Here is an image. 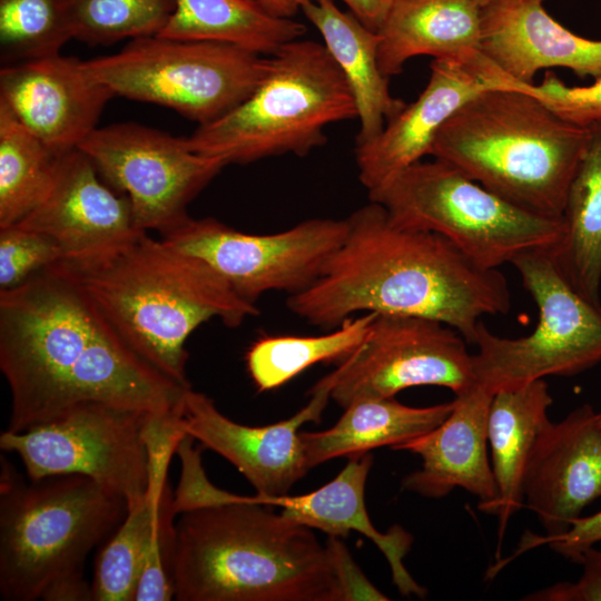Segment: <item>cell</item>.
Listing matches in <instances>:
<instances>
[{"label":"cell","mask_w":601,"mask_h":601,"mask_svg":"<svg viewBox=\"0 0 601 601\" xmlns=\"http://www.w3.org/2000/svg\"><path fill=\"white\" fill-rule=\"evenodd\" d=\"M0 368L11 394V432L91 403L144 416L177 415L191 387L135 354L56 266L0 290Z\"/></svg>","instance_id":"6da1fadb"},{"label":"cell","mask_w":601,"mask_h":601,"mask_svg":"<svg viewBox=\"0 0 601 601\" xmlns=\"http://www.w3.org/2000/svg\"><path fill=\"white\" fill-rule=\"evenodd\" d=\"M346 219V237L322 275L287 299L306 322L335 328L358 312L420 316L473 344L484 316L509 312L502 273L479 267L441 235L400 227L372 200Z\"/></svg>","instance_id":"7a4b0ae2"},{"label":"cell","mask_w":601,"mask_h":601,"mask_svg":"<svg viewBox=\"0 0 601 601\" xmlns=\"http://www.w3.org/2000/svg\"><path fill=\"white\" fill-rule=\"evenodd\" d=\"M272 505L230 493L227 502L179 514L173 580L178 601L374 600L378 590L331 536Z\"/></svg>","instance_id":"3957f363"},{"label":"cell","mask_w":601,"mask_h":601,"mask_svg":"<svg viewBox=\"0 0 601 601\" xmlns=\"http://www.w3.org/2000/svg\"><path fill=\"white\" fill-rule=\"evenodd\" d=\"M53 266L77 283L135 354L186 387L191 333L214 317L234 328L259 313L203 259L145 230Z\"/></svg>","instance_id":"277c9868"},{"label":"cell","mask_w":601,"mask_h":601,"mask_svg":"<svg viewBox=\"0 0 601 601\" xmlns=\"http://www.w3.org/2000/svg\"><path fill=\"white\" fill-rule=\"evenodd\" d=\"M531 88L477 93L440 128L430 155L529 213L562 219L589 128L560 117Z\"/></svg>","instance_id":"5b68a950"},{"label":"cell","mask_w":601,"mask_h":601,"mask_svg":"<svg viewBox=\"0 0 601 601\" xmlns=\"http://www.w3.org/2000/svg\"><path fill=\"white\" fill-rule=\"evenodd\" d=\"M0 595L89 601L88 554L127 514L126 500L81 475L23 481L1 459Z\"/></svg>","instance_id":"8992f818"},{"label":"cell","mask_w":601,"mask_h":601,"mask_svg":"<svg viewBox=\"0 0 601 601\" xmlns=\"http://www.w3.org/2000/svg\"><path fill=\"white\" fill-rule=\"evenodd\" d=\"M356 118L354 97L326 47L299 38L267 57L262 80L243 102L186 139L198 154L243 165L306 156L327 141V126Z\"/></svg>","instance_id":"52a82bcc"},{"label":"cell","mask_w":601,"mask_h":601,"mask_svg":"<svg viewBox=\"0 0 601 601\" xmlns=\"http://www.w3.org/2000/svg\"><path fill=\"white\" fill-rule=\"evenodd\" d=\"M368 197L395 225L441 235L484 269L553 250L564 234L562 219L529 213L437 158L408 166Z\"/></svg>","instance_id":"ba28073f"},{"label":"cell","mask_w":601,"mask_h":601,"mask_svg":"<svg viewBox=\"0 0 601 601\" xmlns=\"http://www.w3.org/2000/svg\"><path fill=\"white\" fill-rule=\"evenodd\" d=\"M85 66L115 96L168 107L201 126L256 89L267 57L230 43L155 35L131 39L119 52Z\"/></svg>","instance_id":"9c48e42d"},{"label":"cell","mask_w":601,"mask_h":601,"mask_svg":"<svg viewBox=\"0 0 601 601\" xmlns=\"http://www.w3.org/2000/svg\"><path fill=\"white\" fill-rule=\"evenodd\" d=\"M535 302L539 321L519 338L501 337L481 321L472 354L476 384L493 394L546 376H571L601 362V305L582 296L552 250H531L511 263Z\"/></svg>","instance_id":"30bf717a"},{"label":"cell","mask_w":601,"mask_h":601,"mask_svg":"<svg viewBox=\"0 0 601 601\" xmlns=\"http://www.w3.org/2000/svg\"><path fill=\"white\" fill-rule=\"evenodd\" d=\"M148 417L104 404H85L23 432L6 430L0 449L19 456L29 480L86 476L122 496L128 511L144 500L148 487L149 463L142 439Z\"/></svg>","instance_id":"8fae6325"},{"label":"cell","mask_w":601,"mask_h":601,"mask_svg":"<svg viewBox=\"0 0 601 601\" xmlns=\"http://www.w3.org/2000/svg\"><path fill=\"white\" fill-rule=\"evenodd\" d=\"M347 219L313 218L275 234L242 233L214 218L187 217L160 235L169 246L214 268L243 299L309 287L343 244Z\"/></svg>","instance_id":"7c38bea8"},{"label":"cell","mask_w":601,"mask_h":601,"mask_svg":"<svg viewBox=\"0 0 601 601\" xmlns=\"http://www.w3.org/2000/svg\"><path fill=\"white\" fill-rule=\"evenodd\" d=\"M78 148L128 197L136 228L159 235L188 217L189 203L227 166L194 151L184 137L136 122L96 128Z\"/></svg>","instance_id":"4fadbf2b"},{"label":"cell","mask_w":601,"mask_h":601,"mask_svg":"<svg viewBox=\"0 0 601 601\" xmlns=\"http://www.w3.org/2000/svg\"><path fill=\"white\" fill-rule=\"evenodd\" d=\"M465 343L440 321L376 314L365 341L323 378L331 386V398L344 408L421 385L446 387L459 395L476 385Z\"/></svg>","instance_id":"5bb4252c"},{"label":"cell","mask_w":601,"mask_h":601,"mask_svg":"<svg viewBox=\"0 0 601 601\" xmlns=\"http://www.w3.org/2000/svg\"><path fill=\"white\" fill-rule=\"evenodd\" d=\"M309 403L292 417L265 426H248L220 413L214 401L191 387L184 393L180 427L229 461L260 495L288 494L309 470L299 427L321 417L331 387L322 378L311 391Z\"/></svg>","instance_id":"9a60e30c"},{"label":"cell","mask_w":601,"mask_h":601,"mask_svg":"<svg viewBox=\"0 0 601 601\" xmlns=\"http://www.w3.org/2000/svg\"><path fill=\"white\" fill-rule=\"evenodd\" d=\"M114 96L85 61L60 53L0 70V104L58 156L97 128Z\"/></svg>","instance_id":"2e32d148"},{"label":"cell","mask_w":601,"mask_h":601,"mask_svg":"<svg viewBox=\"0 0 601 601\" xmlns=\"http://www.w3.org/2000/svg\"><path fill=\"white\" fill-rule=\"evenodd\" d=\"M522 492L546 535L568 531L582 510L601 497V427L591 405L574 408L542 431Z\"/></svg>","instance_id":"e0dca14e"},{"label":"cell","mask_w":601,"mask_h":601,"mask_svg":"<svg viewBox=\"0 0 601 601\" xmlns=\"http://www.w3.org/2000/svg\"><path fill=\"white\" fill-rule=\"evenodd\" d=\"M90 158L79 148L58 157L42 200L17 226L51 237L65 258H73L124 242L136 228L131 204L99 179Z\"/></svg>","instance_id":"ac0fdd59"},{"label":"cell","mask_w":601,"mask_h":601,"mask_svg":"<svg viewBox=\"0 0 601 601\" xmlns=\"http://www.w3.org/2000/svg\"><path fill=\"white\" fill-rule=\"evenodd\" d=\"M430 69L420 96L405 105L374 140L355 146L358 179L368 194L430 155L440 128L467 100L487 89H505L495 79L457 61L433 59Z\"/></svg>","instance_id":"d6986e66"},{"label":"cell","mask_w":601,"mask_h":601,"mask_svg":"<svg viewBox=\"0 0 601 601\" xmlns=\"http://www.w3.org/2000/svg\"><path fill=\"white\" fill-rule=\"evenodd\" d=\"M545 0H503L481 8V48L505 76L533 85L542 69L565 68L601 78V39L574 35L554 20Z\"/></svg>","instance_id":"ffe728a7"},{"label":"cell","mask_w":601,"mask_h":601,"mask_svg":"<svg viewBox=\"0 0 601 601\" xmlns=\"http://www.w3.org/2000/svg\"><path fill=\"white\" fill-rule=\"evenodd\" d=\"M493 393L476 384L456 395L449 416L433 430L393 450L418 454L422 466L406 475V491L440 499L462 487L480 499L483 511L496 496L487 457V415Z\"/></svg>","instance_id":"44dd1931"},{"label":"cell","mask_w":601,"mask_h":601,"mask_svg":"<svg viewBox=\"0 0 601 601\" xmlns=\"http://www.w3.org/2000/svg\"><path fill=\"white\" fill-rule=\"evenodd\" d=\"M378 35V66L388 79L410 59L431 56L466 65L506 89L522 88L484 56L481 7L473 0H394Z\"/></svg>","instance_id":"7402d4cb"},{"label":"cell","mask_w":601,"mask_h":601,"mask_svg":"<svg viewBox=\"0 0 601 601\" xmlns=\"http://www.w3.org/2000/svg\"><path fill=\"white\" fill-rule=\"evenodd\" d=\"M373 464L370 453L348 457L345 467L322 487L302 495L250 496L254 502L282 508V512L311 529H318L329 536H347L356 531L370 540L386 558L393 582L403 597L424 598L426 589L420 585L403 563L413 538L402 526L394 525L380 532L368 516L364 492Z\"/></svg>","instance_id":"603a6c76"},{"label":"cell","mask_w":601,"mask_h":601,"mask_svg":"<svg viewBox=\"0 0 601 601\" xmlns=\"http://www.w3.org/2000/svg\"><path fill=\"white\" fill-rule=\"evenodd\" d=\"M341 69L354 97L359 130L355 146L374 140L405 102L392 96L378 66L380 35L334 0H313L303 10Z\"/></svg>","instance_id":"cb8c5ba5"},{"label":"cell","mask_w":601,"mask_h":601,"mask_svg":"<svg viewBox=\"0 0 601 601\" xmlns=\"http://www.w3.org/2000/svg\"><path fill=\"white\" fill-rule=\"evenodd\" d=\"M552 404L544 380L493 394L487 415V442L496 496L483 511L499 518V544L510 518L523 505V479L536 441L551 422Z\"/></svg>","instance_id":"d4e9b609"},{"label":"cell","mask_w":601,"mask_h":601,"mask_svg":"<svg viewBox=\"0 0 601 601\" xmlns=\"http://www.w3.org/2000/svg\"><path fill=\"white\" fill-rule=\"evenodd\" d=\"M454 401L426 407L398 403L394 397L365 398L345 407L326 431L299 432L309 467L339 456H354L390 445L394 449L440 425Z\"/></svg>","instance_id":"484cf974"},{"label":"cell","mask_w":601,"mask_h":601,"mask_svg":"<svg viewBox=\"0 0 601 601\" xmlns=\"http://www.w3.org/2000/svg\"><path fill=\"white\" fill-rule=\"evenodd\" d=\"M588 128L589 140L562 216L564 234L552 254L569 283L601 305V119Z\"/></svg>","instance_id":"4316f807"},{"label":"cell","mask_w":601,"mask_h":601,"mask_svg":"<svg viewBox=\"0 0 601 601\" xmlns=\"http://www.w3.org/2000/svg\"><path fill=\"white\" fill-rule=\"evenodd\" d=\"M175 4L159 36L230 43L270 56L307 31L305 24L272 17L247 0H175Z\"/></svg>","instance_id":"83f0119b"},{"label":"cell","mask_w":601,"mask_h":601,"mask_svg":"<svg viewBox=\"0 0 601 601\" xmlns=\"http://www.w3.org/2000/svg\"><path fill=\"white\" fill-rule=\"evenodd\" d=\"M377 313L345 319L333 332L318 336H263L246 353L247 370L259 392L284 385L322 362H339L367 337Z\"/></svg>","instance_id":"f1b7e54d"},{"label":"cell","mask_w":601,"mask_h":601,"mask_svg":"<svg viewBox=\"0 0 601 601\" xmlns=\"http://www.w3.org/2000/svg\"><path fill=\"white\" fill-rule=\"evenodd\" d=\"M58 157L0 104V228L18 224L42 200Z\"/></svg>","instance_id":"f546056e"},{"label":"cell","mask_w":601,"mask_h":601,"mask_svg":"<svg viewBox=\"0 0 601 601\" xmlns=\"http://www.w3.org/2000/svg\"><path fill=\"white\" fill-rule=\"evenodd\" d=\"M169 482L150 484L97 555L91 583L95 601H134L141 569Z\"/></svg>","instance_id":"4dcf8cb0"},{"label":"cell","mask_w":601,"mask_h":601,"mask_svg":"<svg viewBox=\"0 0 601 601\" xmlns=\"http://www.w3.org/2000/svg\"><path fill=\"white\" fill-rule=\"evenodd\" d=\"M72 38L111 45L158 35L175 10V0H62Z\"/></svg>","instance_id":"1f68e13d"},{"label":"cell","mask_w":601,"mask_h":601,"mask_svg":"<svg viewBox=\"0 0 601 601\" xmlns=\"http://www.w3.org/2000/svg\"><path fill=\"white\" fill-rule=\"evenodd\" d=\"M70 39L62 0H0L2 66L58 55Z\"/></svg>","instance_id":"d6a6232c"},{"label":"cell","mask_w":601,"mask_h":601,"mask_svg":"<svg viewBox=\"0 0 601 601\" xmlns=\"http://www.w3.org/2000/svg\"><path fill=\"white\" fill-rule=\"evenodd\" d=\"M65 258L46 234L17 225L0 228V290L13 289Z\"/></svg>","instance_id":"836d02e7"},{"label":"cell","mask_w":601,"mask_h":601,"mask_svg":"<svg viewBox=\"0 0 601 601\" xmlns=\"http://www.w3.org/2000/svg\"><path fill=\"white\" fill-rule=\"evenodd\" d=\"M174 492L166 496L158 515L150 545L141 569L134 601L175 599L173 554L175 545Z\"/></svg>","instance_id":"e575fe53"},{"label":"cell","mask_w":601,"mask_h":601,"mask_svg":"<svg viewBox=\"0 0 601 601\" xmlns=\"http://www.w3.org/2000/svg\"><path fill=\"white\" fill-rule=\"evenodd\" d=\"M531 92L560 117L581 126L601 119V78L588 86L570 87L553 72H546Z\"/></svg>","instance_id":"d590c367"},{"label":"cell","mask_w":601,"mask_h":601,"mask_svg":"<svg viewBox=\"0 0 601 601\" xmlns=\"http://www.w3.org/2000/svg\"><path fill=\"white\" fill-rule=\"evenodd\" d=\"M579 562L583 572L577 582H559L540 589L523 600L529 601H601V550L590 546Z\"/></svg>","instance_id":"8d00e7d4"},{"label":"cell","mask_w":601,"mask_h":601,"mask_svg":"<svg viewBox=\"0 0 601 601\" xmlns=\"http://www.w3.org/2000/svg\"><path fill=\"white\" fill-rule=\"evenodd\" d=\"M601 541V511L590 516L574 519L568 531L558 535H526L521 542V551L539 544H548L553 551L570 561L579 562L582 553Z\"/></svg>","instance_id":"74e56055"},{"label":"cell","mask_w":601,"mask_h":601,"mask_svg":"<svg viewBox=\"0 0 601 601\" xmlns=\"http://www.w3.org/2000/svg\"><path fill=\"white\" fill-rule=\"evenodd\" d=\"M362 23L373 31L382 28L394 0H341Z\"/></svg>","instance_id":"f35d334b"},{"label":"cell","mask_w":601,"mask_h":601,"mask_svg":"<svg viewBox=\"0 0 601 601\" xmlns=\"http://www.w3.org/2000/svg\"><path fill=\"white\" fill-rule=\"evenodd\" d=\"M265 13L280 19H293L313 0H247Z\"/></svg>","instance_id":"ab89813d"},{"label":"cell","mask_w":601,"mask_h":601,"mask_svg":"<svg viewBox=\"0 0 601 601\" xmlns=\"http://www.w3.org/2000/svg\"><path fill=\"white\" fill-rule=\"evenodd\" d=\"M473 1L476 2L482 8V7H485L495 2H500L503 0H473Z\"/></svg>","instance_id":"60d3db41"},{"label":"cell","mask_w":601,"mask_h":601,"mask_svg":"<svg viewBox=\"0 0 601 601\" xmlns=\"http://www.w3.org/2000/svg\"><path fill=\"white\" fill-rule=\"evenodd\" d=\"M597 416H598L599 425H600V427H601V411H600V412H597Z\"/></svg>","instance_id":"b9f144b4"}]
</instances>
